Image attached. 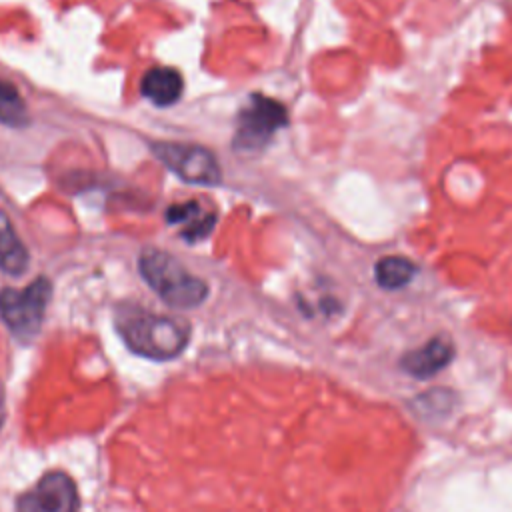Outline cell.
I'll list each match as a JSON object with an SVG mask.
<instances>
[{
	"instance_id": "cell-10",
	"label": "cell",
	"mask_w": 512,
	"mask_h": 512,
	"mask_svg": "<svg viewBox=\"0 0 512 512\" xmlns=\"http://www.w3.org/2000/svg\"><path fill=\"white\" fill-rule=\"evenodd\" d=\"M166 220L170 224H186L184 236L190 242L204 238L214 226V214L202 212V208L196 202H184L178 206H170L166 210Z\"/></svg>"
},
{
	"instance_id": "cell-8",
	"label": "cell",
	"mask_w": 512,
	"mask_h": 512,
	"mask_svg": "<svg viewBox=\"0 0 512 512\" xmlns=\"http://www.w3.org/2000/svg\"><path fill=\"white\" fill-rule=\"evenodd\" d=\"M140 90L146 100H150L154 106L164 108V106H172L174 102H178V98L182 96V90H184V82H182V76L178 74V70L158 66L144 74Z\"/></svg>"
},
{
	"instance_id": "cell-3",
	"label": "cell",
	"mask_w": 512,
	"mask_h": 512,
	"mask_svg": "<svg viewBox=\"0 0 512 512\" xmlns=\"http://www.w3.org/2000/svg\"><path fill=\"white\" fill-rule=\"evenodd\" d=\"M50 296L48 278H36L24 290L4 288L0 290V316L16 336L32 338L40 330Z\"/></svg>"
},
{
	"instance_id": "cell-13",
	"label": "cell",
	"mask_w": 512,
	"mask_h": 512,
	"mask_svg": "<svg viewBox=\"0 0 512 512\" xmlns=\"http://www.w3.org/2000/svg\"><path fill=\"white\" fill-rule=\"evenodd\" d=\"M0 422H2V388H0Z\"/></svg>"
},
{
	"instance_id": "cell-4",
	"label": "cell",
	"mask_w": 512,
	"mask_h": 512,
	"mask_svg": "<svg viewBox=\"0 0 512 512\" xmlns=\"http://www.w3.org/2000/svg\"><path fill=\"white\" fill-rule=\"evenodd\" d=\"M156 158L180 180L200 186H216L222 178L220 166L210 150L182 142H152Z\"/></svg>"
},
{
	"instance_id": "cell-2",
	"label": "cell",
	"mask_w": 512,
	"mask_h": 512,
	"mask_svg": "<svg viewBox=\"0 0 512 512\" xmlns=\"http://www.w3.org/2000/svg\"><path fill=\"white\" fill-rule=\"evenodd\" d=\"M140 274L146 284L172 308H194L208 296V284L162 250L150 248L140 256Z\"/></svg>"
},
{
	"instance_id": "cell-1",
	"label": "cell",
	"mask_w": 512,
	"mask_h": 512,
	"mask_svg": "<svg viewBox=\"0 0 512 512\" xmlns=\"http://www.w3.org/2000/svg\"><path fill=\"white\" fill-rule=\"evenodd\" d=\"M116 326L130 350L154 360H168L178 356L186 348L190 336L186 322L152 314L142 308L120 310Z\"/></svg>"
},
{
	"instance_id": "cell-6",
	"label": "cell",
	"mask_w": 512,
	"mask_h": 512,
	"mask_svg": "<svg viewBox=\"0 0 512 512\" xmlns=\"http://www.w3.org/2000/svg\"><path fill=\"white\" fill-rule=\"evenodd\" d=\"M78 506V490L72 478L54 470L18 498L16 512H78Z\"/></svg>"
},
{
	"instance_id": "cell-7",
	"label": "cell",
	"mask_w": 512,
	"mask_h": 512,
	"mask_svg": "<svg viewBox=\"0 0 512 512\" xmlns=\"http://www.w3.org/2000/svg\"><path fill=\"white\" fill-rule=\"evenodd\" d=\"M452 356H454L452 342L444 336H436L428 340L424 346L404 354L400 360V366L410 376L428 378L432 374H438L442 368H446Z\"/></svg>"
},
{
	"instance_id": "cell-11",
	"label": "cell",
	"mask_w": 512,
	"mask_h": 512,
	"mask_svg": "<svg viewBox=\"0 0 512 512\" xmlns=\"http://www.w3.org/2000/svg\"><path fill=\"white\" fill-rule=\"evenodd\" d=\"M374 272H376V280L382 288L396 290L400 286H406L412 280L416 268L404 256H386L376 262Z\"/></svg>"
},
{
	"instance_id": "cell-12",
	"label": "cell",
	"mask_w": 512,
	"mask_h": 512,
	"mask_svg": "<svg viewBox=\"0 0 512 512\" xmlns=\"http://www.w3.org/2000/svg\"><path fill=\"white\" fill-rule=\"evenodd\" d=\"M0 122L8 126H24L28 122L24 100L18 90L4 80H0Z\"/></svg>"
},
{
	"instance_id": "cell-5",
	"label": "cell",
	"mask_w": 512,
	"mask_h": 512,
	"mask_svg": "<svg viewBox=\"0 0 512 512\" xmlns=\"http://www.w3.org/2000/svg\"><path fill=\"white\" fill-rule=\"evenodd\" d=\"M288 122L286 108L262 94L250 96V102L242 108L236 128V148L254 150L264 146L276 130Z\"/></svg>"
},
{
	"instance_id": "cell-9",
	"label": "cell",
	"mask_w": 512,
	"mask_h": 512,
	"mask_svg": "<svg viewBox=\"0 0 512 512\" xmlns=\"http://www.w3.org/2000/svg\"><path fill=\"white\" fill-rule=\"evenodd\" d=\"M28 266V250L16 234L10 218L0 210V268L10 276H20Z\"/></svg>"
}]
</instances>
